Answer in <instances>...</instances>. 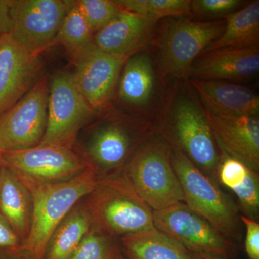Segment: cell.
Returning <instances> with one entry per match:
<instances>
[{
    "label": "cell",
    "mask_w": 259,
    "mask_h": 259,
    "mask_svg": "<svg viewBox=\"0 0 259 259\" xmlns=\"http://www.w3.org/2000/svg\"><path fill=\"white\" fill-rule=\"evenodd\" d=\"M171 159L182 187L183 202L230 241H241L243 223L231 199L180 151L171 148Z\"/></svg>",
    "instance_id": "5"
},
{
    "label": "cell",
    "mask_w": 259,
    "mask_h": 259,
    "mask_svg": "<svg viewBox=\"0 0 259 259\" xmlns=\"http://www.w3.org/2000/svg\"><path fill=\"white\" fill-rule=\"evenodd\" d=\"M20 245L18 236L0 214V248H19Z\"/></svg>",
    "instance_id": "33"
},
{
    "label": "cell",
    "mask_w": 259,
    "mask_h": 259,
    "mask_svg": "<svg viewBox=\"0 0 259 259\" xmlns=\"http://www.w3.org/2000/svg\"><path fill=\"white\" fill-rule=\"evenodd\" d=\"M94 226L82 199L61 221L51 235L44 259H68Z\"/></svg>",
    "instance_id": "21"
},
{
    "label": "cell",
    "mask_w": 259,
    "mask_h": 259,
    "mask_svg": "<svg viewBox=\"0 0 259 259\" xmlns=\"http://www.w3.org/2000/svg\"><path fill=\"white\" fill-rule=\"evenodd\" d=\"M259 71L258 47L223 48L204 53L194 61L191 79L245 81Z\"/></svg>",
    "instance_id": "15"
},
{
    "label": "cell",
    "mask_w": 259,
    "mask_h": 259,
    "mask_svg": "<svg viewBox=\"0 0 259 259\" xmlns=\"http://www.w3.org/2000/svg\"><path fill=\"white\" fill-rule=\"evenodd\" d=\"M245 226V250L249 259H259V223L241 214Z\"/></svg>",
    "instance_id": "31"
},
{
    "label": "cell",
    "mask_w": 259,
    "mask_h": 259,
    "mask_svg": "<svg viewBox=\"0 0 259 259\" xmlns=\"http://www.w3.org/2000/svg\"><path fill=\"white\" fill-rule=\"evenodd\" d=\"M122 9L159 20L170 16L190 15V0H117Z\"/></svg>",
    "instance_id": "26"
},
{
    "label": "cell",
    "mask_w": 259,
    "mask_h": 259,
    "mask_svg": "<svg viewBox=\"0 0 259 259\" xmlns=\"http://www.w3.org/2000/svg\"><path fill=\"white\" fill-rule=\"evenodd\" d=\"M153 226L190 253H204L221 259H235L236 243L221 234L204 218L183 202L153 210Z\"/></svg>",
    "instance_id": "7"
},
{
    "label": "cell",
    "mask_w": 259,
    "mask_h": 259,
    "mask_svg": "<svg viewBox=\"0 0 259 259\" xmlns=\"http://www.w3.org/2000/svg\"><path fill=\"white\" fill-rule=\"evenodd\" d=\"M128 58L105 52L93 44L73 59L75 83L95 111L111 99Z\"/></svg>",
    "instance_id": "13"
},
{
    "label": "cell",
    "mask_w": 259,
    "mask_h": 259,
    "mask_svg": "<svg viewBox=\"0 0 259 259\" xmlns=\"http://www.w3.org/2000/svg\"><path fill=\"white\" fill-rule=\"evenodd\" d=\"M153 129L147 122L134 125L117 121L104 122L94 130L83 155L100 177L122 173Z\"/></svg>",
    "instance_id": "12"
},
{
    "label": "cell",
    "mask_w": 259,
    "mask_h": 259,
    "mask_svg": "<svg viewBox=\"0 0 259 259\" xmlns=\"http://www.w3.org/2000/svg\"><path fill=\"white\" fill-rule=\"evenodd\" d=\"M248 168V167L239 160L221 151V163L218 169V182H221L222 185L232 190L243 182Z\"/></svg>",
    "instance_id": "30"
},
{
    "label": "cell",
    "mask_w": 259,
    "mask_h": 259,
    "mask_svg": "<svg viewBox=\"0 0 259 259\" xmlns=\"http://www.w3.org/2000/svg\"><path fill=\"white\" fill-rule=\"evenodd\" d=\"M2 163H1V161H0V169H1V168H2Z\"/></svg>",
    "instance_id": "37"
},
{
    "label": "cell",
    "mask_w": 259,
    "mask_h": 259,
    "mask_svg": "<svg viewBox=\"0 0 259 259\" xmlns=\"http://www.w3.org/2000/svg\"><path fill=\"white\" fill-rule=\"evenodd\" d=\"M157 21L122 8L110 23L95 34L94 45L109 54L130 57L141 49Z\"/></svg>",
    "instance_id": "17"
},
{
    "label": "cell",
    "mask_w": 259,
    "mask_h": 259,
    "mask_svg": "<svg viewBox=\"0 0 259 259\" xmlns=\"http://www.w3.org/2000/svg\"><path fill=\"white\" fill-rule=\"evenodd\" d=\"M226 20L194 21L179 18L168 22L157 41L162 67L179 79L189 77L194 61L222 35Z\"/></svg>",
    "instance_id": "6"
},
{
    "label": "cell",
    "mask_w": 259,
    "mask_h": 259,
    "mask_svg": "<svg viewBox=\"0 0 259 259\" xmlns=\"http://www.w3.org/2000/svg\"><path fill=\"white\" fill-rule=\"evenodd\" d=\"M95 112L80 93L72 74L57 73L49 88L47 130L39 145L72 147L80 129Z\"/></svg>",
    "instance_id": "9"
},
{
    "label": "cell",
    "mask_w": 259,
    "mask_h": 259,
    "mask_svg": "<svg viewBox=\"0 0 259 259\" xmlns=\"http://www.w3.org/2000/svg\"><path fill=\"white\" fill-rule=\"evenodd\" d=\"M192 259H221L213 255L204 254V253H191Z\"/></svg>",
    "instance_id": "35"
},
{
    "label": "cell",
    "mask_w": 259,
    "mask_h": 259,
    "mask_svg": "<svg viewBox=\"0 0 259 259\" xmlns=\"http://www.w3.org/2000/svg\"><path fill=\"white\" fill-rule=\"evenodd\" d=\"M121 254L118 238L110 236L94 224L68 259H118Z\"/></svg>",
    "instance_id": "25"
},
{
    "label": "cell",
    "mask_w": 259,
    "mask_h": 259,
    "mask_svg": "<svg viewBox=\"0 0 259 259\" xmlns=\"http://www.w3.org/2000/svg\"><path fill=\"white\" fill-rule=\"evenodd\" d=\"M39 56L25 51L10 34L0 37V117L36 83Z\"/></svg>",
    "instance_id": "14"
},
{
    "label": "cell",
    "mask_w": 259,
    "mask_h": 259,
    "mask_svg": "<svg viewBox=\"0 0 259 259\" xmlns=\"http://www.w3.org/2000/svg\"><path fill=\"white\" fill-rule=\"evenodd\" d=\"M245 3L241 0H194L191 1V13L204 18H227Z\"/></svg>",
    "instance_id": "29"
},
{
    "label": "cell",
    "mask_w": 259,
    "mask_h": 259,
    "mask_svg": "<svg viewBox=\"0 0 259 259\" xmlns=\"http://www.w3.org/2000/svg\"><path fill=\"white\" fill-rule=\"evenodd\" d=\"M94 224L114 238L153 228V210L123 173L102 177L82 199Z\"/></svg>",
    "instance_id": "3"
},
{
    "label": "cell",
    "mask_w": 259,
    "mask_h": 259,
    "mask_svg": "<svg viewBox=\"0 0 259 259\" xmlns=\"http://www.w3.org/2000/svg\"><path fill=\"white\" fill-rule=\"evenodd\" d=\"M32 196L20 177L7 167L0 169V214L22 242L30 232Z\"/></svg>",
    "instance_id": "19"
},
{
    "label": "cell",
    "mask_w": 259,
    "mask_h": 259,
    "mask_svg": "<svg viewBox=\"0 0 259 259\" xmlns=\"http://www.w3.org/2000/svg\"><path fill=\"white\" fill-rule=\"evenodd\" d=\"M156 129L204 175L218 182L221 151L205 110L193 97L179 94L170 102Z\"/></svg>",
    "instance_id": "2"
},
{
    "label": "cell",
    "mask_w": 259,
    "mask_h": 259,
    "mask_svg": "<svg viewBox=\"0 0 259 259\" xmlns=\"http://www.w3.org/2000/svg\"><path fill=\"white\" fill-rule=\"evenodd\" d=\"M71 1L13 0L10 35L19 45L40 56L54 46Z\"/></svg>",
    "instance_id": "11"
},
{
    "label": "cell",
    "mask_w": 259,
    "mask_h": 259,
    "mask_svg": "<svg viewBox=\"0 0 259 259\" xmlns=\"http://www.w3.org/2000/svg\"><path fill=\"white\" fill-rule=\"evenodd\" d=\"M49 88L39 79L0 117V151H19L38 146L47 126Z\"/></svg>",
    "instance_id": "10"
},
{
    "label": "cell",
    "mask_w": 259,
    "mask_h": 259,
    "mask_svg": "<svg viewBox=\"0 0 259 259\" xmlns=\"http://www.w3.org/2000/svg\"><path fill=\"white\" fill-rule=\"evenodd\" d=\"M94 32L74 1H71L54 44H61L71 56V59L93 45Z\"/></svg>",
    "instance_id": "24"
},
{
    "label": "cell",
    "mask_w": 259,
    "mask_h": 259,
    "mask_svg": "<svg viewBox=\"0 0 259 259\" xmlns=\"http://www.w3.org/2000/svg\"><path fill=\"white\" fill-rule=\"evenodd\" d=\"M190 82L208 113L258 117L259 97L250 88L223 81L191 79Z\"/></svg>",
    "instance_id": "18"
},
{
    "label": "cell",
    "mask_w": 259,
    "mask_h": 259,
    "mask_svg": "<svg viewBox=\"0 0 259 259\" xmlns=\"http://www.w3.org/2000/svg\"><path fill=\"white\" fill-rule=\"evenodd\" d=\"M245 218L258 221L259 218V175L258 171L248 168L245 180L241 185L232 189Z\"/></svg>",
    "instance_id": "28"
},
{
    "label": "cell",
    "mask_w": 259,
    "mask_h": 259,
    "mask_svg": "<svg viewBox=\"0 0 259 259\" xmlns=\"http://www.w3.org/2000/svg\"><path fill=\"white\" fill-rule=\"evenodd\" d=\"M74 2L94 34L106 26L122 9L117 2L112 0H78Z\"/></svg>",
    "instance_id": "27"
},
{
    "label": "cell",
    "mask_w": 259,
    "mask_h": 259,
    "mask_svg": "<svg viewBox=\"0 0 259 259\" xmlns=\"http://www.w3.org/2000/svg\"><path fill=\"white\" fill-rule=\"evenodd\" d=\"M0 259H30L20 253L18 248H0Z\"/></svg>",
    "instance_id": "34"
},
{
    "label": "cell",
    "mask_w": 259,
    "mask_h": 259,
    "mask_svg": "<svg viewBox=\"0 0 259 259\" xmlns=\"http://www.w3.org/2000/svg\"><path fill=\"white\" fill-rule=\"evenodd\" d=\"M171 156V146L153 127L136 148L122 171L152 210L184 202L182 187L172 166Z\"/></svg>",
    "instance_id": "4"
},
{
    "label": "cell",
    "mask_w": 259,
    "mask_h": 259,
    "mask_svg": "<svg viewBox=\"0 0 259 259\" xmlns=\"http://www.w3.org/2000/svg\"><path fill=\"white\" fill-rule=\"evenodd\" d=\"M0 161L21 180L37 183L71 180L93 166L84 155L80 156L72 147L56 145L0 151Z\"/></svg>",
    "instance_id": "8"
},
{
    "label": "cell",
    "mask_w": 259,
    "mask_h": 259,
    "mask_svg": "<svg viewBox=\"0 0 259 259\" xmlns=\"http://www.w3.org/2000/svg\"><path fill=\"white\" fill-rule=\"evenodd\" d=\"M118 259H125V257H124V255H122V254L120 255V257H119Z\"/></svg>",
    "instance_id": "36"
},
{
    "label": "cell",
    "mask_w": 259,
    "mask_h": 259,
    "mask_svg": "<svg viewBox=\"0 0 259 259\" xmlns=\"http://www.w3.org/2000/svg\"><path fill=\"white\" fill-rule=\"evenodd\" d=\"M205 112L220 150L258 171V117L218 116Z\"/></svg>",
    "instance_id": "16"
},
{
    "label": "cell",
    "mask_w": 259,
    "mask_h": 259,
    "mask_svg": "<svg viewBox=\"0 0 259 259\" xmlns=\"http://www.w3.org/2000/svg\"><path fill=\"white\" fill-rule=\"evenodd\" d=\"M119 96L133 106L147 105L152 98L156 76L152 60L146 54L130 56L121 71Z\"/></svg>",
    "instance_id": "22"
},
{
    "label": "cell",
    "mask_w": 259,
    "mask_h": 259,
    "mask_svg": "<svg viewBox=\"0 0 259 259\" xmlns=\"http://www.w3.org/2000/svg\"><path fill=\"white\" fill-rule=\"evenodd\" d=\"M13 0H0V37L10 34L13 29Z\"/></svg>",
    "instance_id": "32"
},
{
    "label": "cell",
    "mask_w": 259,
    "mask_h": 259,
    "mask_svg": "<svg viewBox=\"0 0 259 259\" xmlns=\"http://www.w3.org/2000/svg\"><path fill=\"white\" fill-rule=\"evenodd\" d=\"M125 259H192L185 247L155 227L119 238Z\"/></svg>",
    "instance_id": "20"
},
{
    "label": "cell",
    "mask_w": 259,
    "mask_h": 259,
    "mask_svg": "<svg viewBox=\"0 0 259 259\" xmlns=\"http://www.w3.org/2000/svg\"><path fill=\"white\" fill-rule=\"evenodd\" d=\"M258 42L259 1L256 0L227 17L222 35L202 54L223 48L258 47Z\"/></svg>",
    "instance_id": "23"
},
{
    "label": "cell",
    "mask_w": 259,
    "mask_h": 259,
    "mask_svg": "<svg viewBox=\"0 0 259 259\" xmlns=\"http://www.w3.org/2000/svg\"><path fill=\"white\" fill-rule=\"evenodd\" d=\"M100 175L90 167L71 180L37 183L20 179L32 196L31 225L18 249L30 259H44L51 235L70 211L93 190Z\"/></svg>",
    "instance_id": "1"
}]
</instances>
